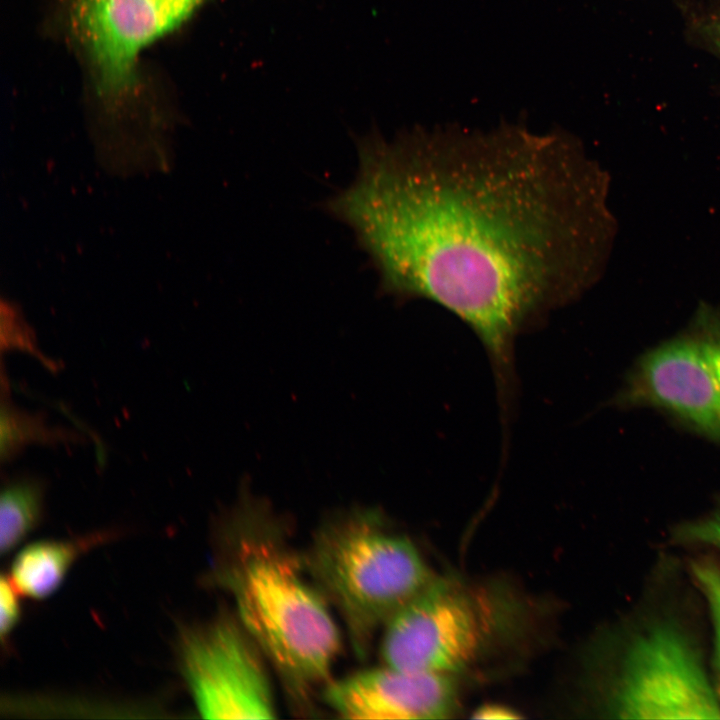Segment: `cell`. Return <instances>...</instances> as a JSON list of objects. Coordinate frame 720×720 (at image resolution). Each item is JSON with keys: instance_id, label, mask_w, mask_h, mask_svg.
Here are the masks:
<instances>
[{"instance_id": "obj_1", "label": "cell", "mask_w": 720, "mask_h": 720, "mask_svg": "<svg viewBox=\"0 0 720 720\" xmlns=\"http://www.w3.org/2000/svg\"><path fill=\"white\" fill-rule=\"evenodd\" d=\"M357 153L355 179L325 208L384 294L430 300L475 332L507 396L516 336L590 280L599 188L575 139L509 124L414 128L359 139Z\"/></svg>"}, {"instance_id": "obj_2", "label": "cell", "mask_w": 720, "mask_h": 720, "mask_svg": "<svg viewBox=\"0 0 720 720\" xmlns=\"http://www.w3.org/2000/svg\"><path fill=\"white\" fill-rule=\"evenodd\" d=\"M239 544L223 583L240 623L290 684L325 681L340 635L322 598L304 582L296 559L272 539Z\"/></svg>"}, {"instance_id": "obj_3", "label": "cell", "mask_w": 720, "mask_h": 720, "mask_svg": "<svg viewBox=\"0 0 720 720\" xmlns=\"http://www.w3.org/2000/svg\"><path fill=\"white\" fill-rule=\"evenodd\" d=\"M308 564L360 651L435 579L414 544L368 511L349 513L322 527Z\"/></svg>"}, {"instance_id": "obj_4", "label": "cell", "mask_w": 720, "mask_h": 720, "mask_svg": "<svg viewBox=\"0 0 720 720\" xmlns=\"http://www.w3.org/2000/svg\"><path fill=\"white\" fill-rule=\"evenodd\" d=\"M499 600L486 591L435 578L385 626L386 665L452 675L474 663L504 624Z\"/></svg>"}, {"instance_id": "obj_5", "label": "cell", "mask_w": 720, "mask_h": 720, "mask_svg": "<svg viewBox=\"0 0 720 720\" xmlns=\"http://www.w3.org/2000/svg\"><path fill=\"white\" fill-rule=\"evenodd\" d=\"M606 712L622 719H717L720 696L679 629L656 624L627 647Z\"/></svg>"}, {"instance_id": "obj_6", "label": "cell", "mask_w": 720, "mask_h": 720, "mask_svg": "<svg viewBox=\"0 0 720 720\" xmlns=\"http://www.w3.org/2000/svg\"><path fill=\"white\" fill-rule=\"evenodd\" d=\"M621 401L660 409L720 440V320L701 319L646 353Z\"/></svg>"}, {"instance_id": "obj_7", "label": "cell", "mask_w": 720, "mask_h": 720, "mask_svg": "<svg viewBox=\"0 0 720 720\" xmlns=\"http://www.w3.org/2000/svg\"><path fill=\"white\" fill-rule=\"evenodd\" d=\"M261 652L240 621L231 618L183 633L182 672L203 718H276Z\"/></svg>"}, {"instance_id": "obj_8", "label": "cell", "mask_w": 720, "mask_h": 720, "mask_svg": "<svg viewBox=\"0 0 720 720\" xmlns=\"http://www.w3.org/2000/svg\"><path fill=\"white\" fill-rule=\"evenodd\" d=\"M203 0H75L73 22L100 95L117 99L135 82L140 50L175 29Z\"/></svg>"}, {"instance_id": "obj_9", "label": "cell", "mask_w": 720, "mask_h": 720, "mask_svg": "<svg viewBox=\"0 0 720 720\" xmlns=\"http://www.w3.org/2000/svg\"><path fill=\"white\" fill-rule=\"evenodd\" d=\"M323 698L346 719H447L458 709L452 675L389 665L337 680L326 687Z\"/></svg>"}, {"instance_id": "obj_10", "label": "cell", "mask_w": 720, "mask_h": 720, "mask_svg": "<svg viewBox=\"0 0 720 720\" xmlns=\"http://www.w3.org/2000/svg\"><path fill=\"white\" fill-rule=\"evenodd\" d=\"M100 536L32 543L16 555L9 577L21 594L34 599L46 598L61 586L81 552L95 544Z\"/></svg>"}, {"instance_id": "obj_11", "label": "cell", "mask_w": 720, "mask_h": 720, "mask_svg": "<svg viewBox=\"0 0 720 720\" xmlns=\"http://www.w3.org/2000/svg\"><path fill=\"white\" fill-rule=\"evenodd\" d=\"M46 483L23 475L6 482L0 500V549L9 553L39 524Z\"/></svg>"}, {"instance_id": "obj_12", "label": "cell", "mask_w": 720, "mask_h": 720, "mask_svg": "<svg viewBox=\"0 0 720 720\" xmlns=\"http://www.w3.org/2000/svg\"><path fill=\"white\" fill-rule=\"evenodd\" d=\"M0 456L2 463L14 459L30 444L57 445L79 442L81 437L73 430L56 427L47 422L41 413H32L17 407L9 398V391L1 387Z\"/></svg>"}, {"instance_id": "obj_13", "label": "cell", "mask_w": 720, "mask_h": 720, "mask_svg": "<svg viewBox=\"0 0 720 720\" xmlns=\"http://www.w3.org/2000/svg\"><path fill=\"white\" fill-rule=\"evenodd\" d=\"M1 351L18 350L39 360L49 370L56 371L54 360L46 357L38 347L33 329L28 324L19 307L10 300L1 301Z\"/></svg>"}, {"instance_id": "obj_14", "label": "cell", "mask_w": 720, "mask_h": 720, "mask_svg": "<svg viewBox=\"0 0 720 720\" xmlns=\"http://www.w3.org/2000/svg\"><path fill=\"white\" fill-rule=\"evenodd\" d=\"M693 575L709 610L714 634L716 689L720 696V569L710 562H696Z\"/></svg>"}, {"instance_id": "obj_15", "label": "cell", "mask_w": 720, "mask_h": 720, "mask_svg": "<svg viewBox=\"0 0 720 720\" xmlns=\"http://www.w3.org/2000/svg\"><path fill=\"white\" fill-rule=\"evenodd\" d=\"M19 593L10 577L3 575L0 583V632L2 641L9 636L19 621L21 615Z\"/></svg>"}, {"instance_id": "obj_16", "label": "cell", "mask_w": 720, "mask_h": 720, "mask_svg": "<svg viewBox=\"0 0 720 720\" xmlns=\"http://www.w3.org/2000/svg\"><path fill=\"white\" fill-rule=\"evenodd\" d=\"M682 535L689 540L712 546L720 552V510L686 525L682 529Z\"/></svg>"}, {"instance_id": "obj_17", "label": "cell", "mask_w": 720, "mask_h": 720, "mask_svg": "<svg viewBox=\"0 0 720 720\" xmlns=\"http://www.w3.org/2000/svg\"><path fill=\"white\" fill-rule=\"evenodd\" d=\"M473 717L479 719H517L520 716L508 707L491 704L480 707L475 711Z\"/></svg>"}, {"instance_id": "obj_18", "label": "cell", "mask_w": 720, "mask_h": 720, "mask_svg": "<svg viewBox=\"0 0 720 720\" xmlns=\"http://www.w3.org/2000/svg\"><path fill=\"white\" fill-rule=\"evenodd\" d=\"M717 40H718V43H719V46H720V23H719L718 29H717Z\"/></svg>"}]
</instances>
